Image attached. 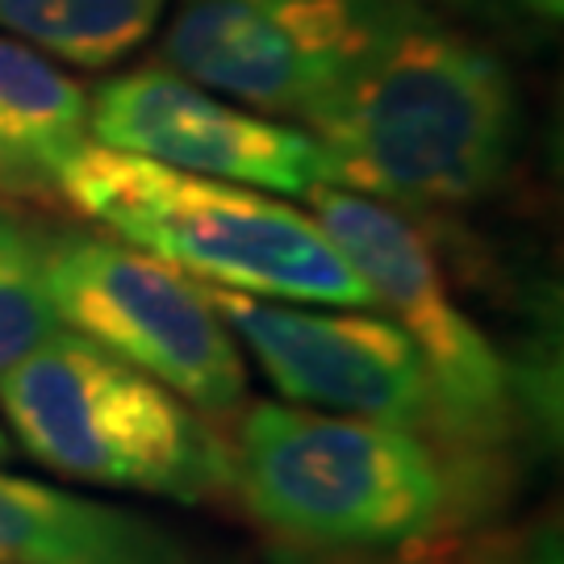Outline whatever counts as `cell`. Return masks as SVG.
<instances>
[{"instance_id": "6da1fadb", "label": "cell", "mask_w": 564, "mask_h": 564, "mask_svg": "<svg viewBox=\"0 0 564 564\" xmlns=\"http://www.w3.org/2000/svg\"><path fill=\"white\" fill-rule=\"evenodd\" d=\"M305 130L339 188L410 209L464 205L514 160L519 88L489 46L405 0Z\"/></svg>"}, {"instance_id": "7a4b0ae2", "label": "cell", "mask_w": 564, "mask_h": 564, "mask_svg": "<svg viewBox=\"0 0 564 564\" xmlns=\"http://www.w3.org/2000/svg\"><path fill=\"white\" fill-rule=\"evenodd\" d=\"M235 485L305 564H393L444 540L473 477L423 431L260 402L239 426Z\"/></svg>"}, {"instance_id": "3957f363", "label": "cell", "mask_w": 564, "mask_h": 564, "mask_svg": "<svg viewBox=\"0 0 564 564\" xmlns=\"http://www.w3.org/2000/svg\"><path fill=\"white\" fill-rule=\"evenodd\" d=\"M59 197L160 263L268 302L364 310L372 293L305 209L247 184L205 181L88 142Z\"/></svg>"}, {"instance_id": "277c9868", "label": "cell", "mask_w": 564, "mask_h": 564, "mask_svg": "<svg viewBox=\"0 0 564 564\" xmlns=\"http://www.w3.org/2000/svg\"><path fill=\"white\" fill-rule=\"evenodd\" d=\"M0 414L34 460L72 481L167 502L235 485V456L193 405L67 326L0 372Z\"/></svg>"}, {"instance_id": "5b68a950", "label": "cell", "mask_w": 564, "mask_h": 564, "mask_svg": "<svg viewBox=\"0 0 564 564\" xmlns=\"http://www.w3.org/2000/svg\"><path fill=\"white\" fill-rule=\"evenodd\" d=\"M305 202L372 293V305H381L414 343L435 393L440 440L460 456L506 444L523 414V377L456 302L423 230L405 223L398 205L339 184H314Z\"/></svg>"}, {"instance_id": "8992f818", "label": "cell", "mask_w": 564, "mask_h": 564, "mask_svg": "<svg viewBox=\"0 0 564 564\" xmlns=\"http://www.w3.org/2000/svg\"><path fill=\"white\" fill-rule=\"evenodd\" d=\"M46 297L59 326L193 410L235 414L247 398L242 347L205 289L139 247L97 230H46Z\"/></svg>"}, {"instance_id": "52a82bcc", "label": "cell", "mask_w": 564, "mask_h": 564, "mask_svg": "<svg viewBox=\"0 0 564 564\" xmlns=\"http://www.w3.org/2000/svg\"><path fill=\"white\" fill-rule=\"evenodd\" d=\"M405 0H176L160 55L268 118L310 121Z\"/></svg>"}, {"instance_id": "ba28073f", "label": "cell", "mask_w": 564, "mask_h": 564, "mask_svg": "<svg viewBox=\"0 0 564 564\" xmlns=\"http://www.w3.org/2000/svg\"><path fill=\"white\" fill-rule=\"evenodd\" d=\"M230 335L247 347L281 398L347 419H372L440 440L435 393L405 330L384 314L347 305L314 310L202 284Z\"/></svg>"}, {"instance_id": "9c48e42d", "label": "cell", "mask_w": 564, "mask_h": 564, "mask_svg": "<svg viewBox=\"0 0 564 564\" xmlns=\"http://www.w3.org/2000/svg\"><path fill=\"white\" fill-rule=\"evenodd\" d=\"M88 134L205 181L247 184L276 197H305L330 184L318 139L184 80L167 63H147L101 80L88 97Z\"/></svg>"}, {"instance_id": "30bf717a", "label": "cell", "mask_w": 564, "mask_h": 564, "mask_svg": "<svg viewBox=\"0 0 564 564\" xmlns=\"http://www.w3.org/2000/svg\"><path fill=\"white\" fill-rule=\"evenodd\" d=\"M0 564H223L147 514L0 473Z\"/></svg>"}, {"instance_id": "8fae6325", "label": "cell", "mask_w": 564, "mask_h": 564, "mask_svg": "<svg viewBox=\"0 0 564 564\" xmlns=\"http://www.w3.org/2000/svg\"><path fill=\"white\" fill-rule=\"evenodd\" d=\"M88 142V93L42 51L0 34V188L59 193Z\"/></svg>"}, {"instance_id": "7c38bea8", "label": "cell", "mask_w": 564, "mask_h": 564, "mask_svg": "<svg viewBox=\"0 0 564 564\" xmlns=\"http://www.w3.org/2000/svg\"><path fill=\"white\" fill-rule=\"evenodd\" d=\"M172 0H0V30L46 59L101 72L155 34Z\"/></svg>"}, {"instance_id": "4fadbf2b", "label": "cell", "mask_w": 564, "mask_h": 564, "mask_svg": "<svg viewBox=\"0 0 564 564\" xmlns=\"http://www.w3.org/2000/svg\"><path fill=\"white\" fill-rule=\"evenodd\" d=\"M59 326L46 297V226L0 205V372Z\"/></svg>"}, {"instance_id": "5bb4252c", "label": "cell", "mask_w": 564, "mask_h": 564, "mask_svg": "<svg viewBox=\"0 0 564 564\" xmlns=\"http://www.w3.org/2000/svg\"><path fill=\"white\" fill-rule=\"evenodd\" d=\"M473 564H564L561 527L540 523L519 531V535H502L485 547L481 556H473Z\"/></svg>"}, {"instance_id": "9a60e30c", "label": "cell", "mask_w": 564, "mask_h": 564, "mask_svg": "<svg viewBox=\"0 0 564 564\" xmlns=\"http://www.w3.org/2000/svg\"><path fill=\"white\" fill-rule=\"evenodd\" d=\"M523 4L544 21H561V13H564V0H523Z\"/></svg>"}, {"instance_id": "2e32d148", "label": "cell", "mask_w": 564, "mask_h": 564, "mask_svg": "<svg viewBox=\"0 0 564 564\" xmlns=\"http://www.w3.org/2000/svg\"><path fill=\"white\" fill-rule=\"evenodd\" d=\"M4 456H9V435L0 431V460H4Z\"/></svg>"}]
</instances>
